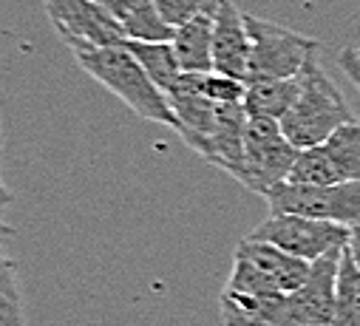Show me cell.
I'll list each match as a JSON object with an SVG mask.
<instances>
[{"label":"cell","mask_w":360,"mask_h":326,"mask_svg":"<svg viewBox=\"0 0 360 326\" xmlns=\"http://www.w3.org/2000/svg\"><path fill=\"white\" fill-rule=\"evenodd\" d=\"M71 54L85 74H91L100 86H105L114 97H120L136 117L176 131V117L170 111L167 97L156 89V83L145 74L139 60L125 46H114V48L82 46L74 48Z\"/></svg>","instance_id":"6da1fadb"},{"label":"cell","mask_w":360,"mask_h":326,"mask_svg":"<svg viewBox=\"0 0 360 326\" xmlns=\"http://www.w3.org/2000/svg\"><path fill=\"white\" fill-rule=\"evenodd\" d=\"M349 122H354L352 108L329 74L321 68V60L315 54L298 74V100L281 119V131L298 150H309L323 145Z\"/></svg>","instance_id":"7a4b0ae2"},{"label":"cell","mask_w":360,"mask_h":326,"mask_svg":"<svg viewBox=\"0 0 360 326\" xmlns=\"http://www.w3.org/2000/svg\"><path fill=\"white\" fill-rule=\"evenodd\" d=\"M250 34V77L252 79H298L304 65L321 51V43L287 26L247 15Z\"/></svg>","instance_id":"3957f363"},{"label":"cell","mask_w":360,"mask_h":326,"mask_svg":"<svg viewBox=\"0 0 360 326\" xmlns=\"http://www.w3.org/2000/svg\"><path fill=\"white\" fill-rule=\"evenodd\" d=\"M298 148L284 136L281 122L273 119H250L244 131V171L241 185L252 193L266 196L278 185L290 182V174L295 168Z\"/></svg>","instance_id":"277c9868"},{"label":"cell","mask_w":360,"mask_h":326,"mask_svg":"<svg viewBox=\"0 0 360 326\" xmlns=\"http://www.w3.org/2000/svg\"><path fill=\"white\" fill-rule=\"evenodd\" d=\"M250 238L255 241H266L273 247L315 264L323 256L340 253L349 244V230L340 224H329L321 219H309V216H295V213H278V216H266L252 233Z\"/></svg>","instance_id":"5b68a950"},{"label":"cell","mask_w":360,"mask_h":326,"mask_svg":"<svg viewBox=\"0 0 360 326\" xmlns=\"http://www.w3.org/2000/svg\"><path fill=\"white\" fill-rule=\"evenodd\" d=\"M264 199H266L269 216L295 213V216L340 224L346 230L360 227V179L346 185H332V188H304V185L284 182L276 190H269Z\"/></svg>","instance_id":"8992f818"},{"label":"cell","mask_w":360,"mask_h":326,"mask_svg":"<svg viewBox=\"0 0 360 326\" xmlns=\"http://www.w3.org/2000/svg\"><path fill=\"white\" fill-rule=\"evenodd\" d=\"M219 304L224 326H276L284 292L273 281H266L250 261L233 256V270Z\"/></svg>","instance_id":"52a82bcc"},{"label":"cell","mask_w":360,"mask_h":326,"mask_svg":"<svg viewBox=\"0 0 360 326\" xmlns=\"http://www.w3.org/2000/svg\"><path fill=\"white\" fill-rule=\"evenodd\" d=\"M360 179V119L335 131L323 145L301 150L290 174L292 185L332 188Z\"/></svg>","instance_id":"ba28073f"},{"label":"cell","mask_w":360,"mask_h":326,"mask_svg":"<svg viewBox=\"0 0 360 326\" xmlns=\"http://www.w3.org/2000/svg\"><path fill=\"white\" fill-rule=\"evenodd\" d=\"M60 40L74 51L82 46L114 48L125 46L122 26L94 0H43Z\"/></svg>","instance_id":"9c48e42d"},{"label":"cell","mask_w":360,"mask_h":326,"mask_svg":"<svg viewBox=\"0 0 360 326\" xmlns=\"http://www.w3.org/2000/svg\"><path fill=\"white\" fill-rule=\"evenodd\" d=\"M338 261H340V253H332L312 264V273L304 281V287L284 295L276 326H332Z\"/></svg>","instance_id":"30bf717a"},{"label":"cell","mask_w":360,"mask_h":326,"mask_svg":"<svg viewBox=\"0 0 360 326\" xmlns=\"http://www.w3.org/2000/svg\"><path fill=\"white\" fill-rule=\"evenodd\" d=\"M213 71L241 83H247L250 77L247 15L233 0H219L213 12Z\"/></svg>","instance_id":"8fae6325"},{"label":"cell","mask_w":360,"mask_h":326,"mask_svg":"<svg viewBox=\"0 0 360 326\" xmlns=\"http://www.w3.org/2000/svg\"><path fill=\"white\" fill-rule=\"evenodd\" d=\"M236 259H244L250 261L266 281H273L284 295L295 292L304 287V281L309 278L312 273V264L309 261H301L278 247H273V244L266 241H255L250 235H244L238 244H236Z\"/></svg>","instance_id":"7c38bea8"},{"label":"cell","mask_w":360,"mask_h":326,"mask_svg":"<svg viewBox=\"0 0 360 326\" xmlns=\"http://www.w3.org/2000/svg\"><path fill=\"white\" fill-rule=\"evenodd\" d=\"M216 12V9H213ZM213 12L193 18L179 26L170 46L182 74H210L213 71Z\"/></svg>","instance_id":"4fadbf2b"},{"label":"cell","mask_w":360,"mask_h":326,"mask_svg":"<svg viewBox=\"0 0 360 326\" xmlns=\"http://www.w3.org/2000/svg\"><path fill=\"white\" fill-rule=\"evenodd\" d=\"M298 100V79H252L247 83L244 111L250 119L281 122Z\"/></svg>","instance_id":"5bb4252c"},{"label":"cell","mask_w":360,"mask_h":326,"mask_svg":"<svg viewBox=\"0 0 360 326\" xmlns=\"http://www.w3.org/2000/svg\"><path fill=\"white\" fill-rule=\"evenodd\" d=\"M332 326H360V267L349 247L340 250Z\"/></svg>","instance_id":"9a60e30c"},{"label":"cell","mask_w":360,"mask_h":326,"mask_svg":"<svg viewBox=\"0 0 360 326\" xmlns=\"http://www.w3.org/2000/svg\"><path fill=\"white\" fill-rule=\"evenodd\" d=\"M125 48L139 60V65L145 68V74L153 79L162 94H167L176 86V79L182 77V68H179V60H176L170 43H134V40H128Z\"/></svg>","instance_id":"2e32d148"},{"label":"cell","mask_w":360,"mask_h":326,"mask_svg":"<svg viewBox=\"0 0 360 326\" xmlns=\"http://www.w3.org/2000/svg\"><path fill=\"white\" fill-rule=\"evenodd\" d=\"M0 326H26L18 267L6 256H0Z\"/></svg>","instance_id":"e0dca14e"},{"label":"cell","mask_w":360,"mask_h":326,"mask_svg":"<svg viewBox=\"0 0 360 326\" xmlns=\"http://www.w3.org/2000/svg\"><path fill=\"white\" fill-rule=\"evenodd\" d=\"M219 0H153V6L159 12V18L176 32L179 26L191 23L193 18L205 15V12H213Z\"/></svg>","instance_id":"ac0fdd59"},{"label":"cell","mask_w":360,"mask_h":326,"mask_svg":"<svg viewBox=\"0 0 360 326\" xmlns=\"http://www.w3.org/2000/svg\"><path fill=\"white\" fill-rule=\"evenodd\" d=\"M199 89L207 100L221 103V105H244V97H247V83L224 77V74H216V71L199 77Z\"/></svg>","instance_id":"d6986e66"},{"label":"cell","mask_w":360,"mask_h":326,"mask_svg":"<svg viewBox=\"0 0 360 326\" xmlns=\"http://www.w3.org/2000/svg\"><path fill=\"white\" fill-rule=\"evenodd\" d=\"M338 65L343 68V74L352 79V86L360 91V51L357 48H340V54H338Z\"/></svg>","instance_id":"ffe728a7"},{"label":"cell","mask_w":360,"mask_h":326,"mask_svg":"<svg viewBox=\"0 0 360 326\" xmlns=\"http://www.w3.org/2000/svg\"><path fill=\"white\" fill-rule=\"evenodd\" d=\"M349 253L354 256V261H357V267H360V227H354V230H349Z\"/></svg>","instance_id":"44dd1931"},{"label":"cell","mask_w":360,"mask_h":326,"mask_svg":"<svg viewBox=\"0 0 360 326\" xmlns=\"http://www.w3.org/2000/svg\"><path fill=\"white\" fill-rule=\"evenodd\" d=\"M9 238H15V227L12 224H6L4 219H0V256H4V250H6V241Z\"/></svg>","instance_id":"7402d4cb"},{"label":"cell","mask_w":360,"mask_h":326,"mask_svg":"<svg viewBox=\"0 0 360 326\" xmlns=\"http://www.w3.org/2000/svg\"><path fill=\"white\" fill-rule=\"evenodd\" d=\"M12 199H15V196L9 193V188H6L4 182H0V216H4V210L12 204Z\"/></svg>","instance_id":"603a6c76"},{"label":"cell","mask_w":360,"mask_h":326,"mask_svg":"<svg viewBox=\"0 0 360 326\" xmlns=\"http://www.w3.org/2000/svg\"><path fill=\"white\" fill-rule=\"evenodd\" d=\"M0 148H4V128H0Z\"/></svg>","instance_id":"cb8c5ba5"},{"label":"cell","mask_w":360,"mask_h":326,"mask_svg":"<svg viewBox=\"0 0 360 326\" xmlns=\"http://www.w3.org/2000/svg\"><path fill=\"white\" fill-rule=\"evenodd\" d=\"M357 51H360V46H357Z\"/></svg>","instance_id":"d4e9b609"}]
</instances>
